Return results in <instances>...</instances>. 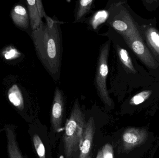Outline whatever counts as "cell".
<instances>
[{
	"label": "cell",
	"instance_id": "6da1fadb",
	"mask_svg": "<svg viewBox=\"0 0 159 158\" xmlns=\"http://www.w3.org/2000/svg\"><path fill=\"white\" fill-rule=\"evenodd\" d=\"M32 39L37 57L47 71L58 81L60 78L62 53V35L56 21L52 28L43 23L32 31Z\"/></svg>",
	"mask_w": 159,
	"mask_h": 158
},
{
	"label": "cell",
	"instance_id": "7a4b0ae2",
	"mask_svg": "<svg viewBox=\"0 0 159 158\" xmlns=\"http://www.w3.org/2000/svg\"><path fill=\"white\" fill-rule=\"evenodd\" d=\"M86 124L84 113L79 102H75L70 116L65 125L63 137L64 151L66 158H72L77 153L82 143Z\"/></svg>",
	"mask_w": 159,
	"mask_h": 158
},
{
	"label": "cell",
	"instance_id": "3957f363",
	"mask_svg": "<svg viewBox=\"0 0 159 158\" xmlns=\"http://www.w3.org/2000/svg\"><path fill=\"white\" fill-rule=\"evenodd\" d=\"M110 41H107L100 50L97 61L95 74V87L98 95L104 105L111 106L112 101L107 87V79L108 73V58Z\"/></svg>",
	"mask_w": 159,
	"mask_h": 158
},
{
	"label": "cell",
	"instance_id": "277c9868",
	"mask_svg": "<svg viewBox=\"0 0 159 158\" xmlns=\"http://www.w3.org/2000/svg\"><path fill=\"white\" fill-rule=\"evenodd\" d=\"M148 133L144 129L129 128L122 135V142L125 151L133 148L143 143L147 139Z\"/></svg>",
	"mask_w": 159,
	"mask_h": 158
},
{
	"label": "cell",
	"instance_id": "5b68a950",
	"mask_svg": "<svg viewBox=\"0 0 159 158\" xmlns=\"http://www.w3.org/2000/svg\"><path fill=\"white\" fill-rule=\"evenodd\" d=\"M64 111V100L61 90L57 86L54 93L51 111V123L53 130L58 132L61 127Z\"/></svg>",
	"mask_w": 159,
	"mask_h": 158
},
{
	"label": "cell",
	"instance_id": "8992f818",
	"mask_svg": "<svg viewBox=\"0 0 159 158\" xmlns=\"http://www.w3.org/2000/svg\"><path fill=\"white\" fill-rule=\"evenodd\" d=\"M95 132V122L93 117H90L85 125L83 139L78 158H89Z\"/></svg>",
	"mask_w": 159,
	"mask_h": 158
},
{
	"label": "cell",
	"instance_id": "52a82bcc",
	"mask_svg": "<svg viewBox=\"0 0 159 158\" xmlns=\"http://www.w3.org/2000/svg\"><path fill=\"white\" fill-rule=\"evenodd\" d=\"M11 17L13 22L17 27L24 29L29 28V15L24 6L20 5L14 6L11 11Z\"/></svg>",
	"mask_w": 159,
	"mask_h": 158
},
{
	"label": "cell",
	"instance_id": "ba28073f",
	"mask_svg": "<svg viewBox=\"0 0 159 158\" xmlns=\"http://www.w3.org/2000/svg\"><path fill=\"white\" fill-rule=\"evenodd\" d=\"M7 140V151L9 158H24L18 145L14 129L10 126L6 127Z\"/></svg>",
	"mask_w": 159,
	"mask_h": 158
},
{
	"label": "cell",
	"instance_id": "9c48e42d",
	"mask_svg": "<svg viewBox=\"0 0 159 158\" xmlns=\"http://www.w3.org/2000/svg\"><path fill=\"white\" fill-rule=\"evenodd\" d=\"M30 24L32 31L35 30L43 23L36 6V0L27 1Z\"/></svg>",
	"mask_w": 159,
	"mask_h": 158
},
{
	"label": "cell",
	"instance_id": "30bf717a",
	"mask_svg": "<svg viewBox=\"0 0 159 158\" xmlns=\"http://www.w3.org/2000/svg\"><path fill=\"white\" fill-rule=\"evenodd\" d=\"M7 96L10 103L17 108L23 109L24 100L21 91L16 84H14L7 92Z\"/></svg>",
	"mask_w": 159,
	"mask_h": 158
},
{
	"label": "cell",
	"instance_id": "8fae6325",
	"mask_svg": "<svg viewBox=\"0 0 159 158\" xmlns=\"http://www.w3.org/2000/svg\"><path fill=\"white\" fill-rule=\"evenodd\" d=\"M93 2V0H81L80 1L79 7L76 14V20L80 19L89 12Z\"/></svg>",
	"mask_w": 159,
	"mask_h": 158
},
{
	"label": "cell",
	"instance_id": "7c38bea8",
	"mask_svg": "<svg viewBox=\"0 0 159 158\" xmlns=\"http://www.w3.org/2000/svg\"><path fill=\"white\" fill-rule=\"evenodd\" d=\"M33 142L39 158H46L45 148L40 136L37 134L33 136Z\"/></svg>",
	"mask_w": 159,
	"mask_h": 158
},
{
	"label": "cell",
	"instance_id": "4fadbf2b",
	"mask_svg": "<svg viewBox=\"0 0 159 158\" xmlns=\"http://www.w3.org/2000/svg\"><path fill=\"white\" fill-rule=\"evenodd\" d=\"M108 13L105 10H102L97 12L92 19L91 24L94 29L99 26L100 24L104 23L107 19Z\"/></svg>",
	"mask_w": 159,
	"mask_h": 158
},
{
	"label": "cell",
	"instance_id": "5bb4252c",
	"mask_svg": "<svg viewBox=\"0 0 159 158\" xmlns=\"http://www.w3.org/2000/svg\"><path fill=\"white\" fill-rule=\"evenodd\" d=\"M149 95L148 92H143L136 95L132 99L131 103L134 105H138L143 103Z\"/></svg>",
	"mask_w": 159,
	"mask_h": 158
},
{
	"label": "cell",
	"instance_id": "9a60e30c",
	"mask_svg": "<svg viewBox=\"0 0 159 158\" xmlns=\"http://www.w3.org/2000/svg\"><path fill=\"white\" fill-rule=\"evenodd\" d=\"M118 53L120 57L123 64L129 68L131 69L130 60L127 51L124 49H120Z\"/></svg>",
	"mask_w": 159,
	"mask_h": 158
},
{
	"label": "cell",
	"instance_id": "2e32d148",
	"mask_svg": "<svg viewBox=\"0 0 159 158\" xmlns=\"http://www.w3.org/2000/svg\"><path fill=\"white\" fill-rule=\"evenodd\" d=\"M103 158H114L113 147L109 144H106L102 148Z\"/></svg>",
	"mask_w": 159,
	"mask_h": 158
},
{
	"label": "cell",
	"instance_id": "e0dca14e",
	"mask_svg": "<svg viewBox=\"0 0 159 158\" xmlns=\"http://www.w3.org/2000/svg\"><path fill=\"white\" fill-rule=\"evenodd\" d=\"M114 28L120 31H125L128 29V25L121 20H115L112 23Z\"/></svg>",
	"mask_w": 159,
	"mask_h": 158
},
{
	"label": "cell",
	"instance_id": "ac0fdd59",
	"mask_svg": "<svg viewBox=\"0 0 159 158\" xmlns=\"http://www.w3.org/2000/svg\"><path fill=\"white\" fill-rule=\"evenodd\" d=\"M132 48L137 54H142L144 52V46L140 41H136L134 42L132 44Z\"/></svg>",
	"mask_w": 159,
	"mask_h": 158
},
{
	"label": "cell",
	"instance_id": "d6986e66",
	"mask_svg": "<svg viewBox=\"0 0 159 158\" xmlns=\"http://www.w3.org/2000/svg\"><path fill=\"white\" fill-rule=\"evenodd\" d=\"M36 3L40 16L42 18L44 17L46 15V14L44 10L42 1H40V0H36Z\"/></svg>",
	"mask_w": 159,
	"mask_h": 158
},
{
	"label": "cell",
	"instance_id": "ffe728a7",
	"mask_svg": "<svg viewBox=\"0 0 159 158\" xmlns=\"http://www.w3.org/2000/svg\"><path fill=\"white\" fill-rule=\"evenodd\" d=\"M18 54V52L15 49H11L9 51L6 52L5 53L4 57L7 59H11L15 57Z\"/></svg>",
	"mask_w": 159,
	"mask_h": 158
},
{
	"label": "cell",
	"instance_id": "44dd1931",
	"mask_svg": "<svg viewBox=\"0 0 159 158\" xmlns=\"http://www.w3.org/2000/svg\"><path fill=\"white\" fill-rule=\"evenodd\" d=\"M151 38L155 44L159 48V35L156 32H153L151 33Z\"/></svg>",
	"mask_w": 159,
	"mask_h": 158
},
{
	"label": "cell",
	"instance_id": "7402d4cb",
	"mask_svg": "<svg viewBox=\"0 0 159 158\" xmlns=\"http://www.w3.org/2000/svg\"><path fill=\"white\" fill-rule=\"evenodd\" d=\"M96 158H103L102 153V150H100L97 154Z\"/></svg>",
	"mask_w": 159,
	"mask_h": 158
}]
</instances>
